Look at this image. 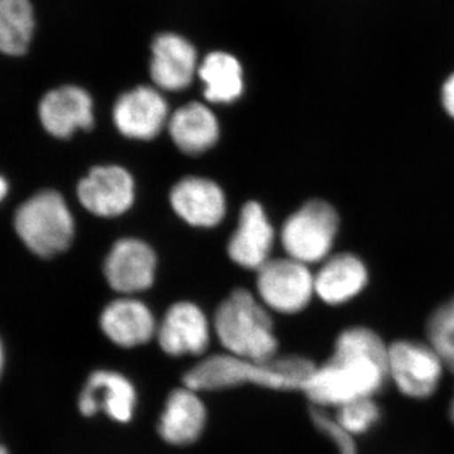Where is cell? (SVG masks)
Masks as SVG:
<instances>
[{"label":"cell","mask_w":454,"mask_h":454,"mask_svg":"<svg viewBox=\"0 0 454 454\" xmlns=\"http://www.w3.org/2000/svg\"><path fill=\"white\" fill-rule=\"evenodd\" d=\"M387 351L389 346L375 331L363 325L346 328L337 337L333 357L317 367L303 393L321 409L372 397L389 378Z\"/></svg>","instance_id":"6da1fadb"},{"label":"cell","mask_w":454,"mask_h":454,"mask_svg":"<svg viewBox=\"0 0 454 454\" xmlns=\"http://www.w3.org/2000/svg\"><path fill=\"white\" fill-rule=\"evenodd\" d=\"M316 369L313 361L301 356L258 361L219 354L203 358L188 370L184 384L197 393L234 389L247 384L271 390L303 391Z\"/></svg>","instance_id":"7a4b0ae2"},{"label":"cell","mask_w":454,"mask_h":454,"mask_svg":"<svg viewBox=\"0 0 454 454\" xmlns=\"http://www.w3.org/2000/svg\"><path fill=\"white\" fill-rule=\"evenodd\" d=\"M214 327L227 354L258 361L277 357L273 321L247 289H236L220 304Z\"/></svg>","instance_id":"3957f363"},{"label":"cell","mask_w":454,"mask_h":454,"mask_svg":"<svg viewBox=\"0 0 454 454\" xmlns=\"http://www.w3.org/2000/svg\"><path fill=\"white\" fill-rule=\"evenodd\" d=\"M14 229L33 254L49 259L73 243L74 223L64 197L56 191H42L20 206Z\"/></svg>","instance_id":"277c9868"},{"label":"cell","mask_w":454,"mask_h":454,"mask_svg":"<svg viewBox=\"0 0 454 454\" xmlns=\"http://www.w3.org/2000/svg\"><path fill=\"white\" fill-rule=\"evenodd\" d=\"M340 225L339 212L331 203H304L284 223L280 238L286 256L307 265L324 262L333 255Z\"/></svg>","instance_id":"5b68a950"},{"label":"cell","mask_w":454,"mask_h":454,"mask_svg":"<svg viewBox=\"0 0 454 454\" xmlns=\"http://www.w3.org/2000/svg\"><path fill=\"white\" fill-rule=\"evenodd\" d=\"M259 297L268 309L295 315L316 295L315 274L309 265L289 258L270 259L258 270Z\"/></svg>","instance_id":"8992f818"},{"label":"cell","mask_w":454,"mask_h":454,"mask_svg":"<svg viewBox=\"0 0 454 454\" xmlns=\"http://www.w3.org/2000/svg\"><path fill=\"white\" fill-rule=\"evenodd\" d=\"M443 361L428 342L399 340L389 345L387 372L400 393L427 399L435 393L444 369Z\"/></svg>","instance_id":"52a82bcc"},{"label":"cell","mask_w":454,"mask_h":454,"mask_svg":"<svg viewBox=\"0 0 454 454\" xmlns=\"http://www.w3.org/2000/svg\"><path fill=\"white\" fill-rule=\"evenodd\" d=\"M134 193L133 177L119 166L95 167L77 186L83 207L100 217H115L129 210Z\"/></svg>","instance_id":"ba28073f"},{"label":"cell","mask_w":454,"mask_h":454,"mask_svg":"<svg viewBox=\"0 0 454 454\" xmlns=\"http://www.w3.org/2000/svg\"><path fill=\"white\" fill-rule=\"evenodd\" d=\"M157 339L160 348L169 356H199L210 345V324L199 306L178 301L164 315Z\"/></svg>","instance_id":"9c48e42d"},{"label":"cell","mask_w":454,"mask_h":454,"mask_svg":"<svg viewBox=\"0 0 454 454\" xmlns=\"http://www.w3.org/2000/svg\"><path fill=\"white\" fill-rule=\"evenodd\" d=\"M157 256L145 241L121 239L116 241L104 264L107 283L116 292L138 293L153 286Z\"/></svg>","instance_id":"30bf717a"},{"label":"cell","mask_w":454,"mask_h":454,"mask_svg":"<svg viewBox=\"0 0 454 454\" xmlns=\"http://www.w3.org/2000/svg\"><path fill=\"white\" fill-rule=\"evenodd\" d=\"M113 118L118 130L127 138L151 140L166 125L168 106L157 90L139 86L119 98Z\"/></svg>","instance_id":"8fae6325"},{"label":"cell","mask_w":454,"mask_h":454,"mask_svg":"<svg viewBox=\"0 0 454 454\" xmlns=\"http://www.w3.org/2000/svg\"><path fill=\"white\" fill-rule=\"evenodd\" d=\"M136 405L137 391L129 379L110 370L92 372L79 397V409L85 417L103 411L118 423L130 422Z\"/></svg>","instance_id":"7c38bea8"},{"label":"cell","mask_w":454,"mask_h":454,"mask_svg":"<svg viewBox=\"0 0 454 454\" xmlns=\"http://www.w3.org/2000/svg\"><path fill=\"white\" fill-rule=\"evenodd\" d=\"M38 114L47 133L59 139L70 138L76 130L94 127V103L79 86L51 90L42 98Z\"/></svg>","instance_id":"4fadbf2b"},{"label":"cell","mask_w":454,"mask_h":454,"mask_svg":"<svg viewBox=\"0 0 454 454\" xmlns=\"http://www.w3.org/2000/svg\"><path fill=\"white\" fill-rule=\"evenodd\" d=\"M369 267L354 253H339L322 262L315 274L316 295L328 306H342L365 292Z\"/></svg>","instance_id":"5bb4252c"},{"label":"cell","mask_w":454,"mask_h":454,"mask_svg":"<svg viewBox=\"0 0 454 454\" xmlns=\"http://www.w3.org/2000/svg\"><path fill=\"white\" fill-rule=\"evenodd\" d=\"M274 245V229L264 208L249 201L241 208L238 229L235 230L227 253L236 264L250 270H259L270 260Z\"/></svg>","instance_id":"9a60e30c"},{"label":"cell","mask_w":454,"mask_h":454,"mask_svg":"<svg viewBox=\"0 0 454 454\" xmlns=\"http://www.w3.org/2000/svg\"><path fill=\"white\" fill-rule=\"evenodd\" d=\"M170 206L182 220L196 227L219 225L226 214V199L219 184L192 176L172 188Z\"/></svg>","instance_id":"2e32d148"},{"label":"cell","mask_w":454,"mask_h":454,"mask_svg":"<svg viewBox=\"0 0 454 454\" xmlns=\"http://www.w3.org/2000/svg\"><path fill=\"white\" fill-rule=\"evenodd\" d=\"M206 418L207 411L197 391L187 387H179L167 397L158 423V433L172 446H188L201 437Z\"/></svg>","instance_id":"e0dca14e"},{"label":"cell","mask_w":454,"mask_h":454,"mask_svg":"<svg viewBox=\"0 0 454 454\" xmlns=\"http://www.w3.org/2000/svg\"><path fill=\"white\" fill-rule=\"evenodd\" d=\"M100 327L107 339L124 348L145 345L158 330L151 309L133 298H121L107 304L101 313Z\"/></svg>","instance_id":"ac0fdd59"},{"label":"cell","mask_w":454,"mask_h":454,"mask_svg":"<svg viewBox=\"0 0 454 454\" xmlns=\"http://www.w3.org/2000/svg\"><path fill=\"white\" fill-rule=\"evenodd\" d=\"M197 71L195 47L177 35H162L154 41L151 76L158 88L181 91L192 82Z\"/></svg>","instance_id":"d6986e66"},{"label":"cell","mask_w":454,"mask_h":454,"mask_svg":"<svg viewBox=\"0 0 454 454\" xmlns=\"http://www.w3.org/2000/svg\"><path fill=\"white\" fill-rule=\"evenodd\" d=\"M168 130L179 151L190 155L205 153L216 145L220 137L215 114L196 101L176 110L170 116Z\"/></svg>","instance_id":"ffe728a7"},{"label":"cell","mask_w":454,"mask_h":454,"mask_svg":"<svg viewBox=\"0 0 454 454\" xmlns=\"http://www.w3.org/2000/svg\"><path fill=\"white\" fill-rule=\"evenodd\" d=\"M199 74L205 83V98L210 103H234L243 94V68L229 53H210L200 66Z\"/></svg>","instance_id":"44dd1931"},{"label":"cell","mask_w":454,"mask_h":454,"mask_svg":"<svg viewBox=\"0 0 454 454\" xmlns=\"http://www.w3.org/2000/svg\"><path fill=\"white\" fill-rule=\"evenodd\" d=\"M35 32V13L29 0H0V53L22 56Z\"/></svg>","instance_id":"7402d4cb"},{"label":"cell","mask_w":454,"mask_h":454,"mask_svg":"<svg viewBox=\"0 0 454 454\" xmlns=\"http://www.w3.org/2000/svg\"><path fill=\"white\" fill-rule=\"evenodd\" d=\"M427 339L444 366L454 372V297L433 310L426 325Z\"/></svg>","instance_id":"603a6c76"},{"label":"cell","mask_w":454,"mask_h":454,"mask_svg":"<svg viewBox=\"0 0 454 454\" xmlns=\"http://www.w3.org/2000/svg\"><path fill=\"white\" fill-rule=\"evenodd\" d=\"M380 418L379 406L372 397H363L340 406L334 422L349 435L363 434L372 428Z\"/></svg>","instance_id":"cb8c5ba5"},{"label":"cell","mask_w":454,"mask_h":454,"mask_svg":"<svg viewBox=\"0 0 454 454\" xmlns=\"http://www.w3.org/2000/svg\"><path fill=\"white\" fill-rule=\"evenodd\" d=\"M441 104L444 113L454 121V73L442 83Z\"/></svg>","instance_id":"d4e9b609"},{"label":"cell","mask_w":454,"mask_h":454,"mask_svg":"<svg viewBox=\"0 0 454 454\" xmlns=\"http://www.w3.org/2000/svg\"><path fill=\"white\" fill-rule=\"evenodd\" d=\"M339 454H357L356 444L342 443L339 447Z\"/></svg>","instance_id":"484cf974"},{"label":"cell","mask_w":454,"mask_h":454,"mask_svg":"<svg viewBox=\"0 0 454 454\" xmlns=\"http://www.w3.org/2000/svg\"><path fill=\"white\" fill-rule=\"evenodd\" d=\"M9 186L7 179L0 176V202L8 195Z\"/></svg>","instance_id":"4316f807"},{"label":"cell","mask_w":454,"mask_h":454,"mask_svg":"<svg viewBox=\"0 0 454 454\" xmlns=\"http://www.w3.org/2000/svg\"><path fill=\"white\" fill-rule=\"evenodd\" d=\"M3 365H4V349H3L2 340H0V376H2Z\"/></svg>","instance_id":"83f0119b"},{"label":"cell","mask_w":454,"mask_h":454,"mask_svg":"<svg viewBox=\"0 0 454 454\" xmlns=\"http://www.w3.org/2000/svg\"><path fill=\"white\" fill-rule=\"evenodd\" d=\"M450 419H452V422L454 423V395H453L452 402H450Z\"/></svg>","instance_id":"f1b7e54d"},{"label":"cell","mask_w":454,"mask_h":454,"mask_svg":"<svg viewBox=\"0 0 454 454\" xmlns=\"http://www.w3.org/2000/svg\"><path fill=\"white\" fill-rule=\"evenodd\" d=\"M0 454H8L7 450L3 446H0Z\"/></svg>","instance_id":"f546056e"}]
</instances>
